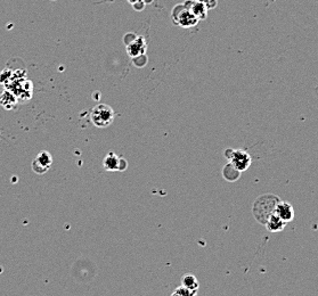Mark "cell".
I'll return each mask as SVG.
<instances>
[{"instance_id": "ba28073f", "label": "cell", "mask_w": 318, "mask_h": 296, "mask_svg": "<svg viewBox=\"0 0 318 296\" xmlns=\"http://www.w3.org/2000/svg\"><path fill=\"white\" fill-rule=\"evenodd\" d=\"M274 213L282 219L283 221H285L286 224H289L294 219V209L292 204H290L289 202L279 201L276 204Z\"/></svg>"}, {"instance_id": "4fadbf2b", "label": "cell", "mask_w": 318, "mask_h": 296, "mask_svg": "<svg viewBox=\"0 0 318 296\" xmlns=\"http://www.w3.org/2000/svg\"><path fill=\"white\" fill-rule=\"evenodd\" d=\"M194 295H196V292L191 291L183 285L176 288V291L172 293V296H194Z\"/></svg>"}, {"instance_id": "52a82bcc", "label": "cell", "mask_w": 318, "mask_h": 296, "mask_svg": "<svg viewBox=\"0 0 318 296\" xmlns=\"http://www.w3.org/2000/svg\"><path fill=\"white\" fill-rule=\"evenodd\" d=\"M147 51V44L144 37H135L127 44V54L132 59L144 56Z\"/></svg>"}, {"instance_id": "3957f363", "label": "cell", "mask_w": 318, "mask_h": 296, "mask_svg": "<svg viewBox=\"0 0 318 296\" xmlns=\"http://www.w3.org/2000/svg\"><path fill=\"white\" fill-rule=\"evenodd\" d=\"M171 17L174 20L175 24L182 26L184 29L193 28V26L197 25V23L200 22V20L184 3L177 5L172 9Z\"/></svg>"}, {"instance_id": "8992f818", "label": "cell", "mask_w": 318, "mask_h": 296, "mask_svg": "<svg viewBox=\"0 0 318 296\" xmlns=\"http://www.w3.org/2000/svg\"><path fill=\"white\" fill-rule=\"evenodd\" d=\"M53 164V157L47 151H43L38 154L32 162V170L37 175H45Z\"/></svg>"}, {"instance_id": "9c48e42d", "label": "cell", "mask_w": 318, "mask_h": 296, "mask_svg": "<svg viewBox=\"0 0 318 296\" xmlns=\"http://www.w3.org/2000/svg\"><path fill=\"white\" fill-rule=\"evenodd\" d=\"M187 8H189L198 20L202 21L208 16V7L205 6V3L201 1V0H187L184 2Z\"/></svg>"}, {"instance_id": "277c9868", "label": "cell", "mask_w": 318, "mask_h": 296, "mask_svg": "<svg viewBox=\"0 0 318 296\" xmlns=\"http://www.w3.org/2000/svg\"><path fill=\"white\" fill-rule=\"evenodd\" d=\"M224 155L229 162L235 165L241 172L247 171L252 163V159L243 149H226Z\"/></svg>"}, {"instance_id": "7c38bea8", "label": "cell", "mask_w": 318, "mask_h": 296, "mask_svg": "<svg viewBox=\"0 0 318 296\" xmlns=\"http://www.w3.org/2000/svg\"><path fill=\"white\" fill-rule=\"evenodd\" d=\"M182 285L187 287L189 290L193 291V292H196V293H197L198 287H200V283H198V280L196 279V277H195V276H193V275H185L183 277Z\"/></svg>"}, {"instance_id": "7a4b0ae2", "label": "cell", "mask_w": 318, "mask_h": 296, "mask_svg": "<svg viewBox=\"0 0 318 296\" xmlns=\"http://www.w3.org/2000/svg\"><path fill=\"white\" fill-rule=\"evenodd\" d=\"M114 118H116V112L112 107L106 104H98L90 112V120L97 128H106L111 125Z\"/></svg>"}, {"instance_id": "6da1fadb", "label": "cell", "mask_w": 318, "mask_h": 296, "mask_svg": "<svg viewBox=\"0 0 318 296\" xmlns=\"http://www.w3.org/2000/svg\"><path fill=\"white\" fill-rule=\"evenodd\" d=\"M279 201H281V199L276 195L266 194L259 196L254 201V206H252V214L254 215L255 220L258 221L259 224L265 226L268 218L274 213L276 204H277Z\"/></svg>"}, {"instance_id": "5b68a950", "label": "cell", "mask_w": 318, "mask_h": 296, "mask_svg": "<svg viewBox=\"0 0 318 296\" xmlns=\"http://www.w3.org/2000/svg\"><path fill=\"white\" fill-rule=\"evenodd\" d=\"M103 165H104V169L106 171L114 172V171L127 170L128 163H127V160L124 159V157H120L118 156L116 153L110 152L105 156L104 161H103Z\"/></svg>"}, {"instance_id": "8fae6325", "label": "cell", "mask_w": 318, "mask_h": 296, "mask_svg": "<svg viewBox=\"0 0 318 296\" xmlns=\"http://www.w3.org/2000/svg\"><path fill=\"white\" fill-rule=\"evenodd\" d=\"M242 172H241L239 169H237L235 165L232 164L231 162L227 163L223 169V176L225 180H227L229 182H234L237 181L240 178V176Z\"/></svg>"}, {"instance_id": "30bf717a", "label": "cell", "mask_w": 318, "mask_h": 296, "mask_svg": "<svg viewBox=\"0 0 318 296\" xmlns=\"http://www.w3.org/2000/svg\"><path fill=\"white\" fill-rule=\"evenodd\" d=\"M286 225H287L286 222L283 221L282 219L279 217H277V215H276L275 213H273L269 218H268V220L265 224L266 228L271 233L282 232V230L286 227Z\"/></svg>"}]
</instances>
